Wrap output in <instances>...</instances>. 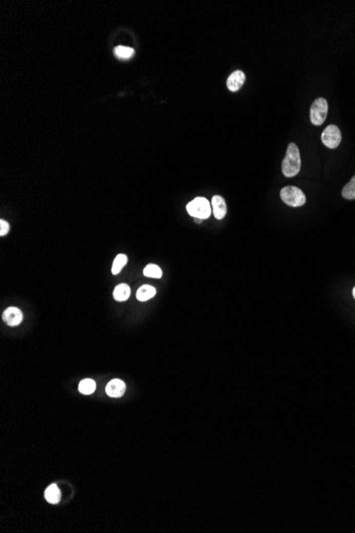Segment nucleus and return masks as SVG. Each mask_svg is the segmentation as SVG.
I'll return each mask as SVG.
<instances>
[{
	"label": "nucleus",
	"instance_id": "18",
	"mask_svg": "<svg viewBox=\"0 0 355 533\" xmlns=\"http://www.w3.org/2000/svg\"><path fill=\"white\" fill-rule=\"evenodd\" d=\"M9 230H10V226H9V224L7 223V221L4 220V219L0 220V235L5 236L6 234H8Z\"/></svg>",
	"mask_w": 355,
	"mask_h": 533
},
{
	"label": "nucleus",
	"instance_id": "4",
	"mask_svg": "<svg viewBox=\"0 0 355 533\" xmlns=\"http://www.w3.org/2000/svg\"><path fill=\"white\" fill-rule=\"evenodd\" d=\"M328 110H329V106H328L327 99L321 98V97L317 98L313 102V105L310 106L309 117H310V122H312V124L315 126L322 125L325 121V118H327V116H328Z\"/></svg>",
	"mask_w": 355,
	"mask_h": 533
},
{
	"label": "nucleus",
	"instance_id": "7",
	"mask_svg": "<svg viewBox=\"0 0 355 533\" xmlns=\"http://www.w3.org/2000/svg\"><path fill=\"white\" fill-rule=\"evenodd\" d=\"M246 80L245 72L242 70H235L229 76L227 80V86L231 92H238L244 85Z\"/></svg>",
	"mask_w": 355,
	"mask_h": 533
},
{
	"label": "nucleus",
	"instance_id": "13",
	"mask_svg": "<svg viewBox=\"0 0 355 533\" xmlns=\"http://www.w3.org/2000/svg\"><path fill=\"white\" fill-rule=\"evenodd\" d=\"M114 54L120 60H130L134 55V49L126 46H117L114 49Z\"/></svg>",
	"mask_w": 355,
	"mask_h": 533
},
{
	"label": "nucleus",
	"instance_id": "19",
	"mask_svg": "<svg viewBox=\"0 0 355 533\" xmlns=\"http://www.w3.org/2000/svg\"><path fill=\"white\" fill-rule=\"evenodd\" d=\"M352 295H353V297H354V299H355V287L353 288V291H352Z\"/></svg>",
	"mask_w": 355,
	"mask_h": 533
},
{
	"label": "nucleus",
	"instance_id": "15",
	"mask_svg": "<svg viewBox=\"0 0 355 533\" xmlns=\"http://www.w3.org/2000/svg\"><path fill=\"white\" fill-rule=\"evenodd\" d=\"M342 195L345 199L354 200L355 199V175L352 179L344 186L342 191Z\"/></svg>",
	"mask_w": 355,
	"mask_h": 533
},
{
	"label": "nucleus",
	"instance_id": "12",
	"mask_svg": "<svg viewBox=\"0 0 355 533\" xmlns=\"http://www.w3.org/2000/svg\"><path fill=\"white\" fill-rule=\"evenodd\" d=\"M45 498L49 503H52V505H55V503L60 501L61 494L56 484H51L46 488Z\"/></svg>",
	"mask_w": 355,
	"mask_h": 533
},
{
	"label": "nucleus",
	"instance_id": "10",
	"mask_svg": "<svg viewBox=\"0 0 355 533\" xmlns=\"http://www.w3.org/2000/svg\"><path fill=\"white\" fill-rule=\"evenodd\" d=\"M131 295V290H130V287L126 283H122V284H118L115 290H114V293H113V296H114V299L117 300V301H126Z\"/></svg>",
	"mask_w": 355,
	"mask_h": 533
},
{
	"label": "nucleus",
	"instance_id": "11",
	"mask_svg": "<svg viewBox=\"0 0 355 533\" xmlns=\"http://www.w3.org/2000/svg\"><path fill=\"white\" fill-rule=\"evenodd\" d=\"M156 294V290L151 287V285H148V284H145L143 287H141L137 292H136V298L140 300V301H147L151 299L153 296Z\"/></svg>",
	"mask_w": 355,
	"mask_h": 533
},
{
	"label": "nucleus",
	"instance_id": "9",
	"mask_svg": "<svg viewBox=\"0 0 355 533\" xmlns=\"http://www.w3.org/2000/svg\"><path fill=\"white\" fill-rule=\"evenodd\" d=\"M212 208H213V213H214V216L217 218V219H223L226 214H227V203L225 201V199L221 197V196H214L212 198Z\"/></svg>",
	"mask_w": 355,
	"mask_h": 533
},
{
	"label": "nucleus",
	"instance_id": "5",
	"mask_svg": "<svg viewBox=\"0 0 355 533\" xmlns=\"http://www.w3.org/2000/svg\"><path fill=\"white\" fill-rule=\"evenodd\" d=\"M321 141L324 146H327L330 149H334L342 142V132L337 126L329 125L322 132Z\"/></svg>",
	"mask_w": 355,
	"mask_h": 533
},
{
	"label": "nucleus",
	"instance_id": "3",
	"mask_svg": "<svg viewBox=\"0 0 355 533\" xmlns=\"http://www.w3.org/2000/svg\"><path fill=\"white\" fill-rule=\"evenodd\" d=\"M281 199L292 208H298L306 202V197L303 192L295 186H285L281 189Z\"/></svg>",
	"mask_w": 355,
	"mask_h": 533
},
{
	"label": "nucleus",
	"instance_id": "20",
	"mask_svg": "<svg viewBox=\"0 0 355 533\" xmlns=\"http://www.w3.org/2000/svg\"><path fill=\"white\" fill-rule=\"evenodd\" d=\"M195 220L197 221V223H202V219H199V218H195Z\"/></svg>",
	"mask_w": 355,
	"mask_h": 533
},
{
	"label": "nucleus",
	"instance_id": "14",
	"mask_svg": "<svg viewBox=\"0 0 355 533\" xmlns=\"http://www.w3.org/2000/svg\"><path fill=\"white\" fill-rule=\"evenodd\" d=\"M96 390V383L92 379H84L79 384V392L83 395H91Z\"/></svg>",
	"mask_w": 355,
	"mask_h": 533
},
{
	"label": "nucleus",
	"instance_id": "16",
	"mask_svg": "<svg viewBox=\"0 0 355 533\" xmlns=\"http://www.w3.org/2000/svg\"><path fill=\"white\" fill-rule=\"evenodd\" d=\"M127 262H128V258H127L126 255H123V254L118 255L115 258L114 262H113L112 274L113 275H118V274H120L122 272V270L124 269V266L127 264Z\"/></svg>",
	"mask_w": 355,
	"mask_h": 533
},
{
	"label": "nucleus",
	"instance_id": "2",
	"mask_svg": "<svg viewBox=\"0 0 355 533\" xmlns=\"http://www.w3.org/2000/svg\"><path fill=\"white\" fill-rule=\"evenodd\" d=\"M186 210L190 216L202 220L208 219L212 212L210 201L204 197H197L194 200H191L186 205Z\"/></svg>",
	"mask_w": 355,
	"mask_h": 533
},
{
	"label": "nucleus",
	"instance_id": "17",
	"mask_svg": "<svg viewBox=\"0 0 355 533\" xmlns=\"http://www.w3.org/2000/svg\"><path fill=\"white\" fill-rule=\"evenodd\" d=\"M144 275L149 278L160 279L162 277V270L155 264H148L144 270Z\"/></svg>",
	"mask_w": 355,
	"mask_h": 533
},
{
	"label": "nucleus",
	"instance_id": "1",
	"mask_svg": "<svg viewBox=\"0 0 355 533\" xmlns=\"http://www.w3.org/2000/svg\"><path fill=\"white\" fill-rule=\"evenodd\" d=\"M301 169V156L298 146L290 143L287 146L285 158L282 162V172L284 176L291 178L298 175Z\"/></svg>",
	"mask_w": 355,
	"mask_h": 533
},
{
	"label": "nucleus",
	"instance_id": "6",
	"mask_svg": "<svg viewBox=\"0 0 355 533\" xmlns=\"http://www.w3.org/2000/svg\"><path fill=\"white\" fill-rule=\"evenodd\" d=\"M23 312L15 308V307H11V308H8L4 314H3V319L5 322H7L9 326H11V327H15V326H18L22 320H23Z\"/></svg>",
	"mask_w": 355,
	"mask_h": 533
},
{
	"label": "nucleus",
	"instance_id": "8",
	"mask_svg": "<svg viewBox=\"0 0 355 533\" xmlns=\"http://www.w3.org/2000/svg\"><path fill=\"white\" fill-rule=\"evenodd\" d=\"M106 392L110 397L113 398L122 397L126 392V384L121 379H113L108 383Z\"/></svg>",
	"mask_w": 355,
	"mask_h": 533
}]
</instances>
